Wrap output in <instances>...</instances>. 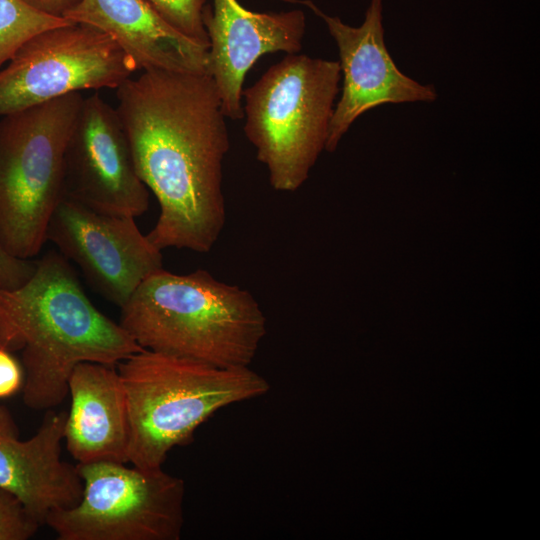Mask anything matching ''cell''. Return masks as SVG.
<instances>
[{
    "instance_id": "obj_1",
    "label": "cell",
    "mask_w": 540,
    "mask_h": 540,
    "mask_svg": "<svg viewBox=\"0 0 540 540\" xmlns=\"http://www.w3.org/2000/svg\"><path fill=\"white\" fill-rule=\"evenodd\" d=\"M116 96L137 173L160 206L147 237L160 250L209 252L225 224L222 170L230 147L214 80L148 70L125 80Z\"/></svg>"
},
{
    "instance_id": "obj_2",
    "label": "cell",
    "mask_w": 540,
    "mask_h": 540,
    "mask_svg": "<svg viewBox=\"0 0 540 540\" xmlns=\"http://www.w3.org/2000/svg\"><path fill=\"white\" fill-rule=\"evenodd\" d=\"M0 348L21 351L23 402L55 408L82 362L116 365L143 348L89 300L68 260L48 252L21 286L0 290Z\"/></svg>"
},
{
    "instance_id": "obj_3",
    "label": "cell",
    "mask_w": 540,
    "mask_h": 540,
    "mask_svg": "<svg viewBox=\"0 0 540 540\" xmlns=\"http://www.w3.org/2000/svg\"><path fill=\"white\" fill-rule=\"evenodd\" d=\"M120 325L143 348L219 367L249 366L266 317L246 289L198 269L149 275L120 307Z\"/></svg>"
},
{
    "instance_id": "obj_4",
    "label": "cell",
    "mask_w": 540,
    "mask_h": 540,
    "mask_svg": "<svg viewBox=\"0 0 540 540\" xmlns=\"http://www.w3.org/2000/svg\"><path fill=\"white\" fill-rule=\"evenodd\" d=\"M117 371L129 416L128 462L141 468L162 467L218 410L270 389L249 366L219 367L147 349L119 362Z\"/></svg>"
},
{
    "instance_id": "obj_5",
    "label": "cell",
    "mask_w": 540,
    "mask_h": 540,
    "mask_svg": "<svg viewBox=\"0 0 540 540\" xmlns=\"http://www.w3.org/2000/svg\"><path fill=\"white\" fill-rule=\"evenodd\" d=\"M338 61L287 54L242 95L244 133L273 189L296 191L322 150L339 92Z\"/></svg>"
},
{
    "instance_id": "obj_6",
    "label": "cell",
    "mask_w": 540,
    "mask_h": 540,
    "mask_svg": "<svg viewBox=\"0 0 540 540\" xmlns=\"http://www.w3.org/2000/svg\"><path fill=\"white\" fill-rule=\"evenodd\" d=\"M83 99L74 92L0 118V244L16 258L31 260L47 241Z\"/></svg>"
},
{
    "instance_id": "obj_7",
    "label": "cell",
    "mask_w": 540,
    "mask_h": 540,
    "mask_svg": "<svg viewBox=\"0 0 540 540\" xmlns=\"http://www.w3.org/2000/svg\"><path fill=\"white\" fill-rule=\"evenodd\" d=\"M80 501L52 511L59 540H178L184 524V481L160 468L99 461L76 464Z\"/></svg>"
},
{
    "instance_id": "obj_8",
    "label": "cell",
    "mask_w": 540,
    "mask_h": 540,
    "mask_svg": "<svg viewBox=\"0 0 540 540\" xmlns=\"http://www.w3.org/2000/svg\"><path fill=\"white\" fill-rule=\"evenodd\" d=\"M137 70L105 33L72 23L25 42L0 69V117L83 90L117 89Z\"/></svg>"
},
{
    "instance_id": "obj_9",
    "label": "cell",
    "mask_w": 540,
    "mask_h": 540,
    "mask_svg": "<svg viewBox=\"0 0 540 540\" xmlns=\"http://www.w3.org/2000/svg\"><path fill=\"white\" fill-rule=\"evenodd\" d=\"M46 240L119 307L163 268L162 250L140 231L135 218L97 211L64 194L49 219Z\"/></svg>"
},
{
    "instance_id": "obj_10",
    "label": "cell",
    "mask_w": 540,
    "mask_h": 540,
    "mask_svg": "<svg viewBox=\"0 0 540 540\" xmlns=\"http://www.w3.org/2000/svg\"><path fill=\"white\" fill-rule=\"evenodd\" d=\"M63 194L97 211L133 218L149 207V190L118 112L98 93L83 99L67 140Z\"/></svg>"
},
{
    "instance_id": "obj_11",
    "label": "cell",
    "mask_w": 540,
    "mask_h": 540,
    "mask_svg": "<svg viewBox=\"0 0 540 540\" xmlns=\"http://www.w3.org/2000/svg\"><path fill=\"white\" fill-rule=\"evenodd\" d=\"M300 3L321 17L336 42L343 86L334 107L325 150L334 151L354 121L383 104L433 102L437 91L399 70L384 38L383 0H371L363 23L349 26L339 17L321 11L311 0H283Z\"/></svg>"
},
{
    "instance_id": "obj_12",
    "label": "cell",
    "mask_w": 540,
    "mask_h": 540,
    "mask_svg": "<svg viewBox=\"0 0 540 540\" xmlns=\"http://www.w3.org/2000/svg\"><path fill=\"white\" fill-rule=\"evenodd\" d=\"M203 23L209 38L208 72L214 80L225 117L241 119L245 76L264 54L298 53L305 34L301 10L253 12L238 0L205 5Z\"/></svg>"
},
{
    "instance_id": "obj_13",
    "label": "cell",
    "mask_w": 540,
    "mask_h": 540,
    "mask_svg": "<svg viewBox=\"0 0 540 540\" xmlns=\"http://www.w3.org/2000/svg\"><path fill=\"white\" fill-rule=\"evenodd\" d=\"M66 418L65 411L46 410L37 432L20 440L12 416L0 406V488L40 525L52 511L76 505L83 493L77 465L61 458Z\"/></svg>"
},
{
    "instance_id": "obj_14",
    "label": "cell",
    "mask_w": 540,
    "mask_h": 540,
    "mask_svg": "<svg viewBox=\"0 0 540 540\" xmlns=\"http://www.w3.org/2000/svg\"><path fill=\"white\" fill-rule=\"evenodd\" d=\"M64 18L108 35L137 70L209 75V48L174 30L145 0H81Z\"/></svg>"
},
{
    "instance_id": "obj_15",
    "label": "cell",
    "mask_w": 540,
    "mask_h": 540,
    "mask_svg": "<svg viewBox=\"0 0 540 540\" xmlns=\"http://www.w3.org/2000/svg\"><path fill=\"white\" fill-rule=\"evenodd\" d=\"M68 394L64 441L71 456L78 464L128 463V408L114 365L79 363L69 377Z\"/></svg>"
},
{
    "instance_id": "obj_16",
    "label": "cell",
    "mask_w": 540,
    "mask_h": 540,
    "mask_svg": "<svg viewBox=\"0 0 540 540\" xmlns=\"http://www.w3.org/2000/svg\"><path fill=\"white\" fill-rule=\"evenodd\" d=\"M69 24L72 22L39 13L21 0H0V69L35 35Z\"/></svg>"
},
{
    "instance_id": "obj_17",
    "label": "cell",
    "mask_w": 540,
    "mask_h": 540,
    "mask_svg": "<svg viewBox=\"0 0 540 540\" xmlns=\"http://www.w3.org/2000/svg\"><path fill=\"white\" fill-rule=\"evenodd\" d=\"M174 30L209 48L203 23L205 0H145Z\"/></svg>"
},
{
    "instance_id": "obj_18",
    "label": "cell",
    "mask_w": 540,
    "mask_h": 540,
    "mask_svg": "<svg viewBox=\"0 0 540 540\" xmlns=\"http://www.w3.org/2000/svg\"><path fill=\"white\" fill-rule=\"evenodd\" d=\"M39 526L16 496L0 488V540H27Z\"/></svg>"
},
{
    "instance_id": "obj_19",
    "label": "cell",
    "mask_w": 540,
    "mask_h": 540,
    "mask_svg": "<svg viewBox=\"0 0 540 540\" xmlns=\"http://www.w3.org/2000/svg\"><path fill=\"white\" fill-rule=\"evenodd\" d=\"M36 262L10 255L0 244V290L23 285L34 273Z\"/></svg>"
},
{
    "instance_id": "obj_20",
    "label": "cell",
    "mask_w": 540,
    "mask_h": 540,
    "mask_svg": "<svg viewBox=\"0 0 540 540\" xmlns=\"http://www.w3.org/2000/svg\"><path fill=\"white\" fill-rule=\"evenodd\" d=\"M23 384L22 370L10 352L0 348V398L16 393Z\"/></svg>"
},
{
    "instance_id": "obj_21",
    "label": "cell",
    "mask_w": 540,
    "mask_h": 540,
    "mask_svg": "<svg viewBox=\"0 0 540 540\" xmlns=\"http://www.w3.org/2000/svg\"><path fill=\"white\" fill-rule=\"evenodd\" d=\"M33 10L57 18H64L65 15L74 9L81 0H21Z\"/></svg>"
}]
</instances>
